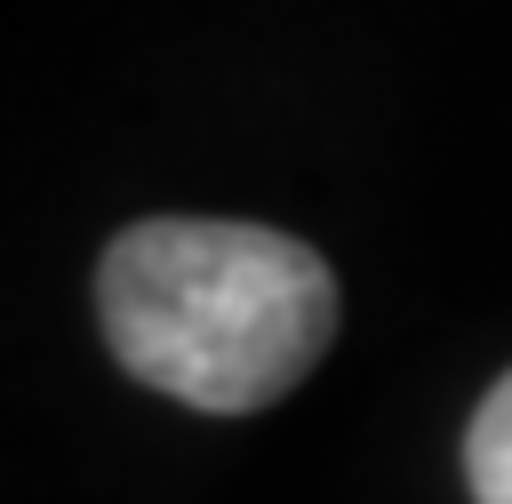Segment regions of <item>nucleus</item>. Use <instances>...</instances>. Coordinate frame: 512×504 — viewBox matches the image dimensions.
<instances>
[{"instance_id": "2", "label": "nucleus", "mask_w": 512, "mask_h": 504, "mask_svg": "<svg viewBox=\"0 0 512 504\" xmlns=\"http://www.w3.org/2000/svg\"><path fill=\"white\" fill-rule=\"evenodd\" d=\"M464 480H472V504H512V376H496V392L472 408Z\"/></svg>"}, {"instance_id": "1", "label": "nucleus", "mask_w": 512, "mask_h": 504, "mask_svg": "<svg viewBox=\"0 0 512 504\" xmlns=\"http://www.w3.org/2000/svg\"><path fill=\"white\" fill-rule=\"evenodd\" d=\"M96 312L136 384L208 416H248L296 392L328 352L336 272L272 224L152 216L104 248Z\"/></svg>"}]
</instances>
